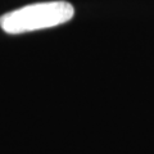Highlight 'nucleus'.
<instances>
[{"instance_id":"1","label":"nucleus","mask_w":154,"mask_h":154,"mask_svg":"<svg viewBox=\"0 0 154 154\" xmlns=\"http://www.w3.org/2000/svg\"><path fill=\"white\" fill-rule=\"evenodd\" d=\"M73 16L75 8L68 2H42L13 9L3 14L0 17V27L4 32L11 35H21L64 25Z\"/></svg>"}]
</instances>
